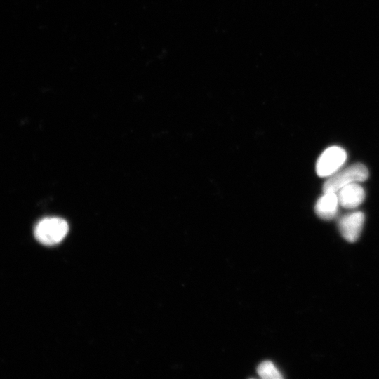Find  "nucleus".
Segmentation results:
<instances>
[{"label": "nucleus", "mask_w": 379, "mask_h": 379, "mask_svg": "<svg viewBox=\"0 0 379 379\" xmlns=\"http://www.w3.org/2000/svg\"><path fill=\"white\" fill-rule=\"evenodd\" d=\"M69 231L67 222L58 217L45 218L34 228L35 238L41 244L53 246L62 241Z\"/></svg>", "instance_id": "f257e3e1"}, {"label": "nucleus", "mask_w": 379, "mask_h": 379, "mask_svg": "<svg viewBox=\"0 0 379 379\" xmlns=\"http://www.w3.org/2000/svg\"><path fill=\"white\" fill-rule=\"evenodd\" d=\"M368 178V171L366 166L361 163H355L329 176L323 185V192H337L348 184L363 182Z\"/></svg>", "instance_id": "f03ea898"}, {"label": "nucleus", "mask_w": 379, "mask_h": 379, "mask_svg": "<svg viewBox=\"0 0 379 379\" xmlns=\"http://www.w3.org/2000/svg\"><path fill=\"white\" fill-rule=\"evenodd\" d=\"M347 159V153L338 146L326 149L316 164V172L319 177H329L337 172Z\"/></svg>", "instance_id": "7ed1b4c3"}, {"label": "nucleus", "mask_w": 379, "mask_h": 379, "mask_svg": "<svg viewBox=\"0 0 379 379\" xmlns=\"http://www.w3.org/2000/svg\"><path fill=\"white\" fill-rule=\"evenodd\" d=\"M365 216L361 211H354L342 216L338 226L343 237L349 242L356 241L361 234Z\"/></svg>", "instance_id": "20e7f679"}, {"label": "nucleus", "mask_w": 379, "mask_h": 379, "mask_svg": "<svg viewBox=\"0 0 379 379\" xmlns=\"http://www.w3.org/2000/svg\"><path fill=\"white\" fill-rule=\"evenodd\" d=\"M336 194L339 205L347 209L358 207L363 203L366 196L364 188L357 182L343 187Z\"/></svg>", "instance_id": "39448f33"}, {"label": "nucleus", "mask_w": 379, "mask_h": 379, "mask_svg": "<svg viewBox=\"0 0 379 379\" xmlns=\"http://www.w3.org/2000/svg\"><path fill=\"white\" fill-rule=\"evenodd\" d=\"M339 206L336 192H324L317 201L314 211L322 220H331L336 217Z\"/></svg>", "instance_id": "423d86ee"}, {"label": "nucleus", "mask_w": 379, "mask_h": 379, "mask_svg": "<svg viewBox=\"0 0 379 379\" xmlns=\"http://www.w3.org/2000/svg\"><path fill=\"white\" fill-rule=\"evenodd\" d=\"M259 376L264 379H281L282 375L274 364L270 361H265L257 368Z\"/></svg>", "instance_id": "0eeeda50"}]
</instances>
